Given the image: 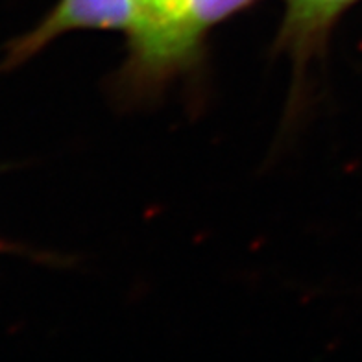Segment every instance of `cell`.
I'll list each match as a JSON object with an SVG mask.
<instances>
[{
    "mask_svg": "<svg viewBox=\"0 0 362 362\" xmlns=\"http://www.w3.org/2000/svg\"><path fill=\"white\" fill-rule=\"evenodd\" d=\"M255 0H191L185 13L153 45L129 56L124 74L129 86H158L202 56L205 37L220 23L246 10Z\"/></svg>",
    "mask_w": 362,
    "mask_h": 362,
    "instance_id": "cell-1",
    "label": "cell"
},
{
    "mask_svg": "<svg viewBox=\"0 0 362 362\" xmlns=\"http://www.w3.org/2000/svg\"><path fill=\"white\" fill-rule=\"evenodd\" d=\"M141 21L143 11L139 0H57L34 30L15 39L8 47L2 69L19 67L67 32L120 30L129 37Z\"/></svg>",
    "mask_w": 362,
    "mask_h": 362,
    "instance_id": "cell-2",
    "label": "cell"
},
{
    "mask_svg": "<svg viewBox=\"0 0 362 362\" xmlns=\"http://www.w3.org/2000/svg\"><path fill=\"white\" fill-rule=\"evenodd\" d=\"M283 17L277 47L288 54L298 80L305 67L325 50L331 30L358 0H283Z\"/></svg>",
    "mask_w": 362,
    "mask_h": 362,
    "instance_id": "cell-3",
    "label": "cell"
},
{
    "mask_svg": "<svg viewBox=\"0 0 362 362\" xmlns=\"http://www.w3.org/2000/svg\"><path fill=\"white\" fill-rule=\"evenodd\" d=\"M191 0H139L143 21L129 35V56H137L153 45L183 17ZM128 56V57H129Z\"/></svg>",
    "mask_w": 362,
    "mask_h": 362,
    "instance_id": "cell-4",
    "label": "cell"
}]
</instances>
